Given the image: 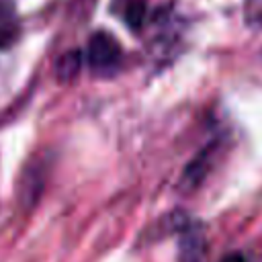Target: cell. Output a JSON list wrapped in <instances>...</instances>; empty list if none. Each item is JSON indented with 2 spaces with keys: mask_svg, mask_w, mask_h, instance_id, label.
<instances>
[{
  "mask_svg": "<svg viewBox=\"0 0 262 262\" xmlns=\"http://www.w3.org/2000/svg\"><path fill=\"white\" fill-rule=\"evenodd\" d=\"M80 63H82V59H80L78 51H70V53L61 55L59 61H57V68H55L57 70V78L59 80H72L78 74Z\"/></svg>",
  "mask_w": 262,
  "mask_h": 262,
  "instance_id": "3",
  "label": "cell"
},
{
  "mask_svg": "<svg viewBox=\"0 0 262 262\" xmlns=\"http://www.w3.org/2000/svg\"><path fill=\"white\" fill-rule=\"evenodd\" d=\"M123 14H125V20H127L129 27L139 29L141 23H143V18H145V4H143V0H131L125 6V12Z\"/></svg>",
  "mask_w": 262,
  "mask_h": 262,
  "instance_id": "4",
  "label": "cell"
},
{
  "mask_svg": "<svg viewBox=\"0 0 262 262\" xmlns=\"http://www.w3.org/2000/svg\"><path fill=\"white\" fill-rule=\"evenodd\" d=\"M221 262H248V260H246L244 254H239V252H231V254H227Z\"/></svg>",
  "mask_w": 262,
  "mask_h": 262,
  "instance_id": "6",
  "label": "cell"
},
{
  "mask_svg": "<svg viewBox=\"0 0 262 262\" xmlns=\"http://www.w3.org/2000/svg\"><path fill=\"white\" fill-rule=\"evenodd\" d=\"M244 12H246V20L250 27L262 29V0H246Z\"/></svg>",
  "mask_w": 262,
  "mask_h": 262,
  "instance_id": "5",
  "label": "cell"
},
{
  "mask_svg": "<svg viewBox=\"0 0 262 262\" xmlns=\"http://www.w3.org/2000/svg\"><path fill=\"white\" fill-rule=\"evenodd\" d=\"M88 63L96 72H111L121 61V47L117 39L104 31H98L90 37L88 51H86Z\"/></svg>",
  "mask_w": 262,
  "mask_h": 262,
  "instance_id": "1",
  "label": "cell"
},
{
  "mask_svg": "<svg viewBox=\"0 0 262 262\" xmlns=\"http://www.w3.org/2000/svg\"><path fill=\"white\" fill-rule=\"evenodd\" d=\"M205 233L201 227H182L180 248H178V260L180 262H203L205 256Z\"/></svg>",
  "mask_w": 262,
  "mask_h": 262,
  "instance_id": "2",
  "label": "cell"
}]
</instances>
